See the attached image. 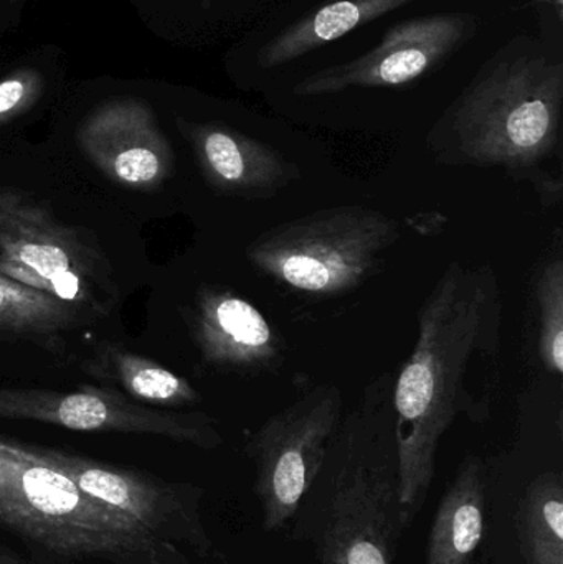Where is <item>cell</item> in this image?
<instances>
[{
	"instance_id": "cell-2",
	"label": "cell",
	"mask_w": 563,
	"mask_h": 564,
	"mask_svg": "<svg viewBox=\"0 0 563 564\" xmlns=\"http://www.w3.org/2000/svg\"><path fill=\"white\" fill-rule=\"evenodd\" d=\"M393 380L376 378L340 417L294 532L321 564H396L409 527L400 503Z\"/></svg>"
},
{
	"instance_id": "cell-23",
	"label": "cell",
	"mask_w": 563,
	"mask_h": 564,
	"mask_svg": "<svg viewBox=\"0 0 563 564\" xmlns=\"http://www.w3.org/2000/svg\"><path fill=\"white\" fill-rule=\"evenodd\" d=\"M136 564H162V563H136Z\"/></svg>"
},
{
	"instance_id": "cell-20",
	"label": "cell",
	"mask_w": 563,
	"mask_h": 564,
	"mask_svg": "<svg viewBox=\"0 0 563 564\" xmlns=\"http://www.w3.org/2000/svg\"><path fill=\"white\" fill-rule=\"evenodd\" d=\"M42 76L33 69L10 75L0 82V124L35 102L42 93Z\"/></svg>"
},
{
	"instance_id": "cell-12",
	"label": "cell",
	"mask_w": 563,
	"mask_h": 564,
	"mask_svg": "<svg viewBox=\"0 0 563 564\" xmlns=\"http://www.w3.org/2000/svg\"><path fill=\"white\" fill-rule=\"evenodd\" d=\"M79 145L108 177L149 187L172 167V152L151 111L138 101H116L89 116Z\"/></svg>"
},
{
	"instance_id": "cell-17",
	"label": "cell",
	"mask_w": 563,
	"mask_h": 564,
	"mask_svg": "<svg viewBox=\"0 0 563 564\" xmlns=\"http://www.w3.org/2000/svg\"><path fill=\"white\" fill-rule=\"evenodd\" d=\"M75 322L68 302L0 274V330L13 334H55Z\"/></svg>"
},
{
	"instance_id": "cell-21",
	"label": "cell",
	"mask_w": 563,
	"mask_h": 564,
	"mask_svg": "<svg viewBox=\"0 0 563 564\" xmlns=\"http://www.w3.org/2000/svg\"><path fill=\"white\" fill-rule=\"evenodd\" d=\"M0 564H22L15 556L10 555L3 546H0Z\"/></svg>"
},
{
	"instance_id": "cell-15",
	"label": "cell",
	"mask_w": 563,
	"mask_h": 564,
	"mask_svg": "<svg viewBox=\"0 0 563 564\" xmlns=\"http://www.w3.org/2000/svg\"><path fill=\"white\" fill-rule=\"evenodd\" d=\"M410 2L415 0H333L271 40L261 52V65L293 62Z\"/></svg>"
},
{
	"instance_id": "cell-13",
	"label": "cell",
	"mask_w": 563,
	"mask_h": 564,
	"mask_svg": "<svg viewBox=\"0 0 563 564\" xmlns=\"http://www.w3.org/2000/svg\"><path fill=\"white\" fill-rule=\"evenodd\" d=\"M188 135L208 181L225 194L267 200L300 178L296 165L281 152L235 129L192 126Z\"/></svg>"
},
{
	"instance_id": "cell-11",
	"label": "cell",
	"mask_w": 563,
	"mask_h": 564,
	"mask_svg": "<svg viewBox=\"0 0 563 564\" xmlns=\"http://www.w3.org/2000/svg\"><path fill=\"white\" fill-rule=\"evenodd\" d=\"M194 332L205 361L215 367L253 377L283 367V337L257 305L227 289L202 292Z\"/></svg>"
},
{
	"instance_id": "cell-14",
	"label": "cell",
	"mask_w": 563,
	"mask_h": 564,
	"mask_svg": "<svg viewBox=\"0 0 563 564\" xmlns=\"http://www.w3.org/2000/svg\"><path fill=\"white\" fill-rule=\"evenodd\" d=\"M485 467L466 457L436 510L425 564H472L486 527Z\"/></svg>"
},
{
	"instance_id": "cell-7",
	"label": "cell",
	"mask_w": 563,
	"mask_h": 564,
	"mask_svg": "<svg viewBox=\"0 0 563 564\" xmlns=\"http://www.w3.org/2000/svg\"><path fill=\"white\" fill-rule=\"evenodd\" d=\"M88 258L72 231L59 227L40 205L15 192L0 191V274L48 292L63 302L88 301L83 284Z\"/></svg>"
},
{
	"instance_id": "cell-22",
	"label": "cell",
	"mask_w": 563,
	"mask_h": 564,
	"mask_svg": "<svg viewBox=\"0 0 563 564\" xmlns=\"http://www.w3.org/2000/svg\"><path fill=\"white\" fill-rule=\"evenodd\" d=\"M551 2L554 3L555 9H557L559 15H562L563 0H551Z\"/></svg>"
},
{
	"instance_id": "cell-6",
	"label": "cell",
	"mask_w": 563,
	"mask_h": 564,
	"mask_svg": "<svg viewBox=\"0 0 563 564\" xmlns=\"http://www.w3.org/2000/svg\"><path fill=\"white\" fill-rule=\"evenodd\" d=\"M343 413V390L320 384L268 417L251 436L247 453L255 464V492L267 532H280L296 516Z\"/></svg>"
},
{
	"instance_id": "cell-5",
	"label": "cell",
	"mask_w": 563,
	"mask_h": 564,
	"mask_svg": "<svg viewBox=\"0 0 563 564\" xmlns=\"http://www.w3.org/2000/svg\"><path fill=\"white\" fill-rule=\"evenodd\" d=\"M396 218L362 205L323 208L261 234L247 250L255 270L311 297H336L379 271L399 241Z\"/></svg>"
},
{
	"instance_id": "cell-18",
	"label": "cell",
	"mask_w": 563,
	"mask_h": 564,
	"mask_svg": "<svg viewBox=\"0 0 563 564\" xmlns=\"http://www.w3.org/2000/svg\"><path fill=\"white\" fill-rule=\"evenodd\" d=\"M539 307L538 351L545 370L563 373V263L561 258L545 263L535 282Z\"/></svg>"
},
{
	"instance_id": "cell-16",
	"label": "cell",
	"mask_w": 563,
	"mask_h": 564,
	"mask_svg": "<svg viewBox=\"0 0 563 564\" xmlns=\"http://www.w3.org/2000/svg\"><path fill=\"white\" fill-rule=\"evenodd\" d=\"M516 527L524 564H563V486L559 474L545 473L529 484Z\"/></svg>"
},
{
	"instance_id": "cell-19",
	"label": "cell",
	"mask_w": 563,
	"mask_h": 564,
	"mask_svg": "<svg viewBox=\"0 0 563 564\" xmlns=\"http://www.w3.org/2000/svg\"><path fill=\"white\" fill-rule=\"evenodd\" d=\"M112 364L122 387L141 400L169 404H192L201 400L191 383L148 358L116 354Z\"/></svg>"
},
{
	"instance_id": "cell-3",
	"label": "cell",
	"mask_w": 563,
	"mask_h": 564,
	"mask_svg": "<svg viewBox=\"0 0 563 564\" xmlns=\"http://www.w3.org/2000/svg\"><path fill=\"white\" fill-rule=\"evenodd\" d=\"M563 72L557 63L521 58L478 79L430 134L445 165L501 167L538 191L554 175L541 165L559 151Z\"/></svg>"
},
{
	"instance_id": "cell-4",
	"label": "cell",
	"mask_w": 563,
	"mask_h": 564,
	"mask_svg": "<svg viewBox=\"0 0 563 564\" xmlns=\"http://www.w3.org/2000/svg\"><path fill=\"white\" fill-rule=\"evenodd\" d=\"M0 525L66 558L185 564L174 542L86 496L35 447L0 440Z\"/></svg>"
},
{
	"instance_id": "cell-8",
	"label": "cell",
	"mask_w": 563,
	"mask_h": 564,
	"mask_svg": "<svg viewBox=\"0 0 563 564\" xmlns=\"http://www.w3.org/2000/svg\"><path fill=\"white\" fill-rule=\"evenodd\" d=\"M0 417L40 421L75 431L158 434L204 449L221 443L205 414L152 413L98 391L59 394L0 390Z\"/></svg>"
},
{
	"instance_id": "cell-10",
	"label": "cell",
	"mask_w": 563,
	"mask_h": 564,
	"mask_svg": "<svg viewBox=\"0 0 563 564\" xmlns=\"http://www.w3.org/2000/svg\"><path fill=\"white\" fill-rule=\"evenodd\" d=\"M35 449L96 502L122 513L169 542L187 540L201 553L212 549L198 520L197 499L185 497L181 489L98 460L43 447Z\"/></svg>"
},
{
	"instance_id": "cell-1",
	"label": "cell",
	"mask_w": 563,
	"mask_h": 564,
	"mask_svg": "<svg viewBox=\"0 0 563 564\" xmlns=\"http://www.w3.org/2000/svg\"><path fill=\"white\" fill-rule=\"evenodd\" d=\"M502 322L498 273L485 263H450L420 308L419 337L392 393L407 527L425 503L450 427L459 417H491L501 390Z\"/></svg>"
},
{
	"instance_id": "cell-9",
	"label": "cell",
	"mask_w": 563,
	"mask_h": 564,
	"mask_svg": "<svg viewBox=\"0 0 563 564\" xmlns=\"http://www.w3.org/2000/svg\"><path fill=\"white\" fill-rule=\"evenodd\" d=\"M472 19L440 13L407 20L390 29L382 43L354 62L323 69L296 86L297 96L331 95L353 86L409 85L435 68L465 40Z\"/></svg>"
}]
</instances>
